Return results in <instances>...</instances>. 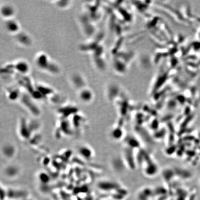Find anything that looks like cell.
Listing matches in <instances>:
<instances>
[{
    "label": "cell",
    "instance_id": "obj_1",
    "mask_svg": "<svg viewBox=\"0 0 200 200\" xmlns=\"http://www.w3.org/2000/svg\"><path fill=\"white\" fill-rule=\"evenodd\" d=\"M37 64L39 68L45 70H47L51 72L57 73L59 71L58 66L49 60L48 58L45 54H40L37 58Z\"/></svg>",
    "mask_w": 200,
    "mask_h": 200
},
{
    "label": "cell",
    "instance_id": "obj_2",
    "mask_svg": "<svg viewBox=\"0 0 200 200\" xmlns=\"http://www.w3.org/2000/svg\"><path fill=\"white\" fill-rule=\"evenodd\" d=\"M22 104L34 116H38L40 111L38 106L35 104L34 101L27 95H23L21 98Z\"/></svg>",
    "mask_w": 200,
    "mask_h": 200
},
{
    "label": "cell",
    "instance_id": "obj_3",
    "mask_svg": "<svg viewBox=\"0 0 200 200\" xmlns=\"http://www.w3.org/2000/svg\"><path fill=\"white\" fill-rule=\"evenodd\" d=\"M30 125L27 124L26 120H22L19 128V133L22 138L24 139H27L32 134V129Z\"/></svg>",
    "mask_w": 200,
    "mask_h": 200
},
{
    "label": "cell",
    "instance_id": "obj_4",
    "mask_svg": "<svg viewBox=\"0 0 200 200\" xmlns=\"http://www.w3.org/2000/svg\"><path fill=\"white\" fill-rule=\"evenodd\" d=\"M2 153L6 158H12L14 156L16 153L15 146L10 144H5L2 147Z\"/></svg>",
    "mask_w": 200,
    "mask_h": 200
},
{
    "label": "cell",
    "instance_id": "obj_5",
    "mask_svg": "<svg viewBox=\"0 0 200 200\" xmlns=\"http://www.w3.org/2000/svg\"><path fill=\"white\" fill-rule=\"evenodd\" d=\"M8 68L13 69H15L17 71L22 73H27L28 71V66L27 64L24 62H19L17 63L12 65H7Z\"/></svg>",
    "mask_w": 200,
    "mask_h": 200
},
{
    "label": "cell",
    "instance_id": "obj_6",
    "mask_svg": "<svg viewBox=\"0 0 200 200\" xmlns=\"http://www.w3.org/2000/svg\"><path fill=\"white\" fill-rule=\"evenodd\" d=\"M78 153L81 157L85 159H88L93 155L92 150L88 146L81 145L78 149Z\"/></svg>",
    "mask_w": 200,
    "mask_h": 200
},
{
    "label": "cell",
    "instance_id": "obj_7",
    "mask_svg": "<svg viewBox=\"0 0 200 200\" xmlns=\"http://www.w3.org/2000/svg\"><path fill=\"white\" fill-rule=\"evenodd\" d=\"M19 169L18 167L15 165H10L7 166L4 169V174L9 178H14L18 176L19 173Z\"/></svg>",
    "mask_w": 200,
    "mask_h": 200
},
{
    "label": "cell",
    "instance_id": "obj_8",
    "mask_svg": "<svg viewBox=\"0 0 200 200\" xmlns=\"http://www.w3.org/2000/svg\"><path fill=\"white\" fill-rule=\"evenodd\" d=\"M79 98L84 103H88L92 99V93L88 89H83L79 93Z\"/></svg>",
    "mask_w": 200,
    "mask_h": 200
},
{
    "label": "cell",
    "instance_id": "obj_9",
    "mask_svg": "<svg viewBox=\"0 0 200 200\" xmlns=\"http://www.w3.org/2000/svg\"><path fill=\"white\" fill-rule=\"evenodd\" d=\"M6 27L10 32L12 33L17 32L19 29L18 24L12 20H10L6 23Z\"/></svg>",
    "mask_w": 200,
    "mask_h": 200
},
{
    "label": "cell",
    "instance_id": "obj_10",
    "mask_svg": "<svg viewBox=\"0 0 200 200\" xmlns=\"http://www.w3.org/2000/svg\"><path fill=\"white\" fill-rule=\"evenodd\" d=\"M1 11L3 16L8 18L12 16L14 14V9L9 5H6L2 8Z\"/></svg>",
    "mask_w": 200,
    "mask_h": 200
}]
</instances>
